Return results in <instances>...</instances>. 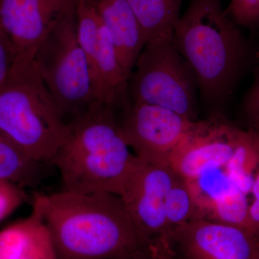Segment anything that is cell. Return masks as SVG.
<instances>
[{
  "mask_svg": "<svg viewBox=\"0 0 259 259\" xmlns=\"http://www.w3.org/2000/svg\"><path fill=\"white\" fill-rule=\"evenodd\" d=\"M134 12L145 40L174 35L183 0H126Z\"/></svg>",
  "mask_w": 259,
  "mask_h": 259,
  "instance_id": "5bb4252c",
  "label": "cell"
},
{
  "mask_svg": "<svg viewBox=\"0 0 259 259\" xmlns=\"http://www.w3.org/2000/svg\"><path fill=\"white\" fill-rule=\"evenodd\" d=\"M0 259H59L38 204L28 217L0 231Z\"/></svg>",
  "mask_w": 259,
  "mask_h": 259,
  "instance_id": "7c38bea8",
  "label": "cell"
},
{
  "mask_svg": "<svg viewBox=\"0 0 259 259\" xmlns=\"http://www.w3.org/2000/svg\"><path fill=\"white\" fill-rule=\"evenodd\" d=\"M177 173L170 165H155L137 158L119 197L148 245L168 234L166 201Z\"/></svg>",
  "mask_w": 259,
  "mask_h": 259,
  "instance_id": "ba28073f",
  "label": "cell"
},
{
  "mask_svg": "<svg viewBox=\"0 0 259 259\" xmlns=\"http://www.w3.org/2000/svg\"><path fill=\"white\" fill-rule=\"evenodd\" d=\"M79 0H0V28L17 57L33 59L40 42L51 29L76 13Z\"/></svg>",
  "mask_w": 259,
  "mask_h": 259,
  "instance_id": "8fae6325",
  "label": "cell"
},
{
  "mask_svg": "<svg viewBox=\"0 0 259 259\" xmlns=\"http://www.w3.org/2000/svg\"><path fill=\"white\" fill-rule=\"evenodd\" d=\"M199 219L202 215L188 182L177 174L166 197L167 236L186 223Z\"/></svg>",
  "mask_w": 259,
  "mask_h": 259,
  "instance_id": "e0dca14e",
  "label": "cell"
},
{
  "mask_svg": "<svg viewBox=\"0 0 259 259\" xmlns=\"http://www.w3.org/2000/svg\"><path fill=\"white\" fill-rule=\"evenodd\" d=\"M250 193L253 201L248 209V231L259 237V168L255 175Z\"/></svg>",
  "mask_w": 259,
  "mask_h": 259,
  "instance_id": "603a6c76",
  "label": "cell"
},
{
  "mask_svg": "<svg viewBox=\"0 0 259 259\" xmlns=\"http://www.w3.org/2000/svg\"><path fill=\"white\" fill-rule=\"evenodd\" d=\"M249 203L247 194L235 187L228 193L214 201L204 211L202 219L209 220L248 231Z\"/></svg>",
  "mask_w": 259,
  "mask_h": 259,
  "instance_id": "ac0fdd59",
  "label": "cell"
},
{
  "mask_svg": "<svg viewBox=\"0 0 259 259\" xmlns=\"http://www.w3.org/2000/svg\"><path fill=\"white\" fill-rule=\"evenodd\" d=\"M16 59L17 54L13 44L0 28V87L9 76Z\"/></svg>",
  "mask_w": 259,
  "mask_h": 259,
  "instance_id": "44dd1931",
  "label": "cell"
},
{
  "mask_svg": "<svg viewBox=\"0 0 259 259\" xmlns=\"http://www.w3.org/2000/svg\"><path fill=\"white\" fill-rule=\"evenodd\" d=\"M150 259H180L172 250L166 237L154 240L149 245Z\"/></svg>",
  "mask_w": 259,
  "mask_h": 259,
  "instance_id": "cb8c5ba5",
  "label": "cell"
},
{
  "mask_svg": "<svg viewBox=\"0 0 259 259\" xmlns=\"http://www.w3.org/2000/svg\"><path fill=\"white\" fill-rule=\"evenodd\" d=\"M225 13L236 25H259V0H231Z\"/></svg>",
  "mask_w": 259,
  "mask_h": 259,
  "instance_id": "d6986e66",
  "label": "cell"
},
{
  "mask_svg": "<svg viewBox=\"0 0 259 259\" xmlns=\"http://www.w3.org/2000/svg\"><path fill=\"white\" fill-rule=\"evenodd\" d=\"M102 23L110 32L121 68L129 80L146 45L139 21L126 0H92Z\"/></svg>",
  "mask_w": 259,
  "mask_h": 259,
  "instance_id": "4fadbf2b",
  "label": "cell"
},
{
  "mask_svg": "<svg viewBox=\"0 0 259 259\" xmlns=\"http://www.w3.org/2000/svg\"><path fill=\"white\" fill-rule=\"evenodd\" d=\"M123 109L121 129L135 156L151 164L170 165L171 153L194 121L148 104L129 101Z\"/></svg>",
  "mask_w": 259,
  "mask_h": 259,
  "instance_id": "52a82bcc",
  "label": "cell"
},
{
  "mask_svg": "<svg viewBox=\"0 0 259 259\" xmlns=\"http://www.w3.org/2000/svg\"><path fill=\"white\" fill-rule=\"evenodd\" d=\"M198 90L194 71L174 35L146 42L127 85L130 102L168 109L193 121L197 117Z\"/></svg>",
  "mask_w": 259,
  "mask_h": 259,
  "instance_id": "8992f818",
  "label": "cell"
},
{
  "mask_svg": "<svg viewBox=\"0 0 259 259\" xmlns=\"http://www.w3.org/2000/svg\"><path fill=\"white\" fill-rule=\"evenodd\" d=\"M44 165L32 159L0 133V180L24 190L34 187L41 180Z\"/></svg>",
  "mask_w": 259,
  "mask_h": 259,
  "instance_id": "9a60e30c",
  "label": "cell"
},
{
  "mask_svg": "<svg viewBox=\"0 0 259 259\" xmlns=\"http://www.w3.org/2000/svg\"><path fill=\"white\" fill-rule=\"evenodd\" d=\"M244 112L250 130L259 133V71L244 102Z\"/></svg>",
  "mask_w": 259,
  "mask_h": 259,
  "instance_id": "7402d4cb",
  "label": "cell"
},
{
  "mask_svg": "<svg viewBox=\"0 0 259 259\" xmlns=\"http://www.w3.org/2000/svg\"><path fill=\"white\" fill-rule=\"evenodd\" d=\"M115 107L94 102L70 120L69 132L51 164L61 190L120 195L137 157L126 143Z\"/></svg>",
  "mask_w": 259,
  "mask_h": 259,
  "instance_id": "7a4b0ae2",
  "label": "cell"
},
{
  "mask_svg": "<svg viewBox=\"0 0 259 259\" xmlns=\"http://www.w3.org/2000/svg\"><path fill=\"white\" fill-rule=\"evenodd\" d=\"M259 168V133L243 131L231 161L226 167L230 180L248 195Z\"/></svg>",
  "mask_w": 259,
  "mask_h": 259,
  "instance_id": "2e32d148",
  "label": "cell"
},
{
  "mask_svg": "<svg viewBox=\"0 0 259 259\" xmlns=\"http://www.w3.org/2000/svg\"><path fill=\"white\" fill-rule=\"evenodd\" d=\"M69 123L39 75L33 59L17 57L0 87V133L32 159L51 163Z\"/></svg>",
  "mask_w": 259,
  "mask_h": 259,
  "instance_id": "277c9868",
  "label": "cell"
},
{
  "mask_svg": "<svg viewBox=\"0 0 259 259\" xmlns=\"http://www.w3.org/2000/svg\"><path fill=\"white\" fill-rule=\"evenodd\" d=\"M33 61L66 120L95 102L93 71L78 39L76 12L51 29L37 47Z\"/></svg>",
  "mask_w": 259,
  "mask_h": 259,
  "instance_id": "5b68a950",
  "label": "cell"
},
{
  "mask_svg": "<svg viewBox=\"0 0 259 259\" xmlns=\"http://www.w3.org/2000/svg\"><path fill=\"white\" fill-rule=\"evenodd\" d=\"M165 237L180 259H259V237L240 227L199 219Z\"/></svg>",
  "mask_w": 259,
  "mask_h": 259,
  "instance_id": "30bf717a",
  "label": "cell"
},
{
  "mask_svg": "<svg viewBox=\"0 0 259 259\" xmlns=\"http://www.w3.org/2000/svg\"><path fill=\"white\" fill-rule=\"evenodd\" d=\"M59 259H150L118 195L107 192L35 193Z\"/></svg>",
  "mask_w": 259,
  "mask_h": 259,
  "instance_id": "6da1fadb",
  "label": "cell"
},
{
  "mask_svg": "<svg viewBox=\"0 0 259 259\" xmlns=\"http://www.w3.org/2000/svg\"><path fill=\"white\" fill-rule=\"evenodd\" d=\"M243 131L219 115L194 121L171 153L170 166L187 182L207 170L226 168Z\"/></svg>",
  "mask_w": 259,
  "mask_h": 259,
  "instance_id": "9c48e42d",
  "label": "cell"
},
{
  "mask_svg": "<svg viewBox=\"0 0 259 259\" xmlns=\"http://www.w3.org/2000/svg\"><path fill=\"white\" fill-rule=\"evenodd\" d=\"M174 37L194 71L204 100L213 105L224 101L241 71L245 47L221 0H191Z\"/></svg>",
  "mask_w": 259,
  "mask_h": 259,
  "instance_id": "3957f363",
  "label": "cell"
},
{
  "mask_svg": "<svg viewBox=\"0 0 259 259\" xmlns=\"http://www.w3.org/2000/svg\"><path fill=\"white\" fill-rule=\"evenodd\" d=\"M25 190L14 184L0 180V222L28 200Z\"/></svg>",
  "mask_w": 259,
  "mask_h": 259,
  "instance_id": "ffe728a7",
  "label": "cell"
}]
</instances>
